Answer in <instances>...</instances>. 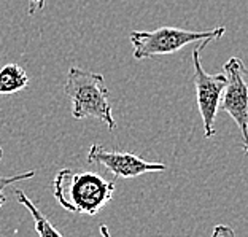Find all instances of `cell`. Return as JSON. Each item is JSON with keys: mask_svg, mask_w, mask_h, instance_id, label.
Wrapping results in <instances>:
<instances>
[{"mask_svg": "<svg viewBox=\"0 0 248 237\" xmlns=\"http://www.w3.org/2000/svg\"><path fill=\"white\" fill-rule=\"evenodd\" d=\"M64 93L72 100V116L75 120L97 118L108 126L110 131L116 129V121L108 102L110 93L104 75L70 67L64 84Z\"/></svg>", "mask_w": 248, "mask_h": 237, "instance_id": "cell-2", "label": "cell"}, {"mask_svg": "<svg viewBox=\"0 0 248 237\" xmlns=\"http://www.w3.org/2000/svg\"><path fill=\"white\" fill-rule=\"evenodd\" d=\"M29 86V75L18 64H7L0 69V94H15Z\"/></svg>", "mask_w": 248, "mask_h": 237, "instance_id": "cell-8", "label": "cell"}, {"mask_svg": "<svg viewBox=\"0 0 248 237\" xmlns=\"http://www.w3.org/2000/svg\"><path fill=\"white\" fill-rule=\"evenodd\" d=\"M212 237H235V233L228 224H217V226L213 228Z\"/></svg>", "mask_w": 248, "mask_h": 237, "instance_id": "cell-10", "label": "cell"}, {"mask_svg": "<svg viewBox=\"0 0 248 237\" xmlns=\"http://www.w3.org/2000/svg\"><path fill=\"white\" fill-rule=\"evenodd\" d=\"M226 86L221 94L219 109L232 118L240 129L242 150L248 151V86L247 67L240 58H231L223 67Z\"/></svg>", "mask_w": 248, "mask_h": 237, "instance_id": "cell-5", "label": "cell"}, {"mask_svg": "<svg viewBox=\"0 0 248 237\" xmlns=\"http://www.w3.org/2000/svg\"><path fill=\"white\" fill-rule=\"evenodd\" d=\"M45 5V0H29V5H27V11H29V15H35L38 13Z\"/></svg>", "mask_w": 248, "mask_h": 237, "instance_id": "cell-11", "label": "cell"}, {"mask_svg": "<svg viewBox=\"0 0 248 237\" xmlns=\"http://www.w3.org/2000/svg\"><path fill=\"white\" fill-rule=\"evenodd\" d=\"M210 40H202L199 47L193 49V67H194V86L197 95V107L204 123V132L207 139L215 135V120L221 102V94L226 86L224 73H207L201 64V53Z\"/></svg>", "mask_w": 248, "mask_h": 237, "instance_id": "cell-4", "label": "cell"}, {"mask_svg": "<svg viewBox=\"0 0 248 237\" xmlns=\"http://www.w3.org/2000/svg\"><path fill=\"white\" fill-rule=\"evenodd\" d=\"M115 193V182L95 172L61 169L53 180V196L67 212L97 215Z\"/></svg>", "mask_w": 248, "mask_h": 237, "instance_id": "cell-1", "label": "cell"}, {"mask_svg": "<svg viewBox=\"0 0 248 237\" xmlns=\"http://www.w3.org/2000/svg\"><path fill=\"white\" fill-rule=\"evenodd\" d=\"M35 175V171H27V172H22V174H18V175H0V208L2 205L7 202V197L3 194V190L7 188V186H11L18 182H22V180H29Z\"/></svg>", "mask_w": 248, "mask_h": 237, "instance_id": "cell-9", "label": "cell"}, {"mask_svg": "<svg viewBox=\"0 0 248 237\" xmlns=\"http://www.w3.org/2000/svg\"><path fill=\"white\" fill-rule=\"evenodd\" d=\"M226 33V27L219 26L210 31H186L178 27H159L156 31H132L129 40L132 45V56L137 61L153 59L157 56L173 54L186 45L201 40H218Z\"/></svg>", "mask_w": 248, "mask_h": 237, "instance_id": "cell-3", "label": "cell"}, {"mask_svg": "<svg viewBox=\"0 0 248 237\" xmlns=\"http://www.w3.org/2000/svg\"><path fill=\"white\" fill-rule=\"evenodd\" d=\"M15 196H16V199L19 201V204H22L31 212L33 223H35V231H37L38 237H64L58 229H56L54 224L49 221L48 217L29 199V196H27L24 191L15 190Z\"/></svg>", "mask_w": 248, "mask_h": 237, "instance_id": "cell-7", "label": "cell"}, {"mask_svg": "<svg viewBox=\"0 0 248 237\" xmlns=\"http://www.w3.org/2000/svg\"><path fill=\"white\" fill-rule=\"evenodd\" d=\"M100 234H102V237H111L110 231H108V228L105 226V224H100Z\"/></svg>", "mask_w": 248, "mask_h": 237, "instance_id": "cell-12", "label": "cell"}, {"mask_svg": "<svg viewBox=\"0 0 248 237\" xmlns=\"http://www.w3.org/2000/svg\"><path fill=\"white\" fill-rule=\"evenodd\" d=\"M88 162L102 166L110 174L120 178H135L145 175V174L167 171V166L162 162H150L132 153L111 151L99 143L91 145L88 151Z\"/></svg>", "mask_w": 248, "mask_h": 237, "instance_id": "cell-6", "label": "cell"}, {"mask_svg": "<svg viewBox=\"0 0 248 237\" xmlns=\"http://www.w3.org/2000/svg\"><path fill=\"white\" fill-rule=\"evenodd\" d=\"M2 158H3V150H2V146H0V161H2Z\"/></svg>", "mask_w": 248, "mask_h": 237, "instance_id": "cell-13", "label": "cell"}]
</instances>
